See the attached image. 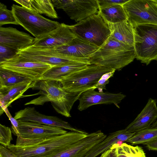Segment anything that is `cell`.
Returning a JSON list of instances; mask_svg holds the SVG:
<instances>
[{
    "label": "cell",
    "instance_id": "6da1fadb",
    "mask_svg": "<svg viewBox=\"0 0 157 157\" xmlns=\"http://www.w3.org/2000/svg\"><path fill=\"white\" fill-rule=\"evenodd\" d=\"M87 134L70 131L57 136L36 138L17 137L16 144L7 148L17 157H50L86 137Z\"/></svg>",
    "mask_w": 157,
    "mask_h": 157
},
{
    "label": "cell",
    "instance_id": "7a4b0ae2",
    "mask_svg": "<svg viewBox=\"0 0 157 157\" xmlns=\"http://www.w3.org/2000/svg\"><path fill=\"white\" fill-rule=\"evenodd\" d=\"M136 57L133 46L117 40L111 34L89 59L91 64L120 70L133 61Z\"/></svg>",
    "mask_w": 157,
    "mask_h": 157
},
{
    "label": "cell",
    "instance_id": "3957f363",
    "mask_svg": "<svg viewBox=\"0 0 157 157\" xmlns=\"http://www.w3.org/2000/svg\"><path fill=\"white\" fill-rule=\"evenodd\" d=\"M44 92L43 98L50 101L55 110L67 117H71L70 111L75 102L83 92H70L62 87L59 81L40 79L36 81L32 88Z\"/></svg>",
    "mask_w": 157,
    "mask_h": 157
},
{
    "label": "cell",
    "instance_id": "277c9868",
    "mask_svg": "<svg viewBox=\"0 0 157 157\" xmlns=\"http://www.w3.org/2000/svg\"><path fill=\"white\" fill-rule=\"evenodd\" d=\"M136 58L148 65L157 60V24L137 25L133 27Z\"/></svg>",
    "mask_w": 157,
    "mask_h": 157
},
{
    "label": "cell",
    "instance_id": "5b68a950",
    "mask_svg": "<svg viewBox=\"0 0 157 157\" xmlns=\"http://www.w3.org/2000/svg\"><path fill=\"white\" fill-rule=\"evenodd\" d=\"M114 70L91 64L71 74L59 82L63 88L68 92H83L93 88L104 74Z\"/></svg>",
    "mask_w": 157,
    "mask_h": 157
},
{
    "label": "cell",
    "instance_id": "8992f818",
    "mask_svg": "<svg viewBox=\"0 0 157 157\" xmlns=\"http://www.w3.org/2000/svg\"><path fill=\"white\" fill-rule=\"evenodd\" d=\"M75 35L98 47L111 34L108 25L98 13L73 25H68Z\"/></svg>",
    "mask_w": 157,
    "mask_h": 157
},
{
    "label": "cell",
    "instance_id": "52a82bcc",
    "mask_svg": "<svg viewBox=\"0 0 157 157\" xmlns=\"http://www.w3.org/2000/svg\"><path fill=\"white\" fill-rule=\"evenodd\" d=\"M11 8L18 25L31 33L35 38L54 30L60 24L22 6L13 4Z\"/></svg>",
    "mask_w": 157,
    "mask_h": 157
},
{
    "label": "cell",
    "instance_id": "ba28073f",
    "mask_svg": "<svg viewBox=\"0 0 157 157\" xmlns=\"http://www.w3.org/2000/svg\"><path fill=\"white\" fill-rule=\"evenodd\" d=\"M17 54L28 60L53 67L75 63L91 65L89 58L71 57L58 53L54 48H39L32 45L19 50Z\"/></svg>",
    "mask_w": 157,
    "mask_h": 157
},
{
    "label": "cell",
    "instance_id": "9c48e42d",
    "mask_svg": "<svg viewBox=\"0 0 157 157\" xmlns=\"http://www.w3.org/2000/svg\"><path fill=\"white\" fill-rule=\"evenodd\" d=\"M123 6L128 20L133 27L137 25L157 24L155 0H129Z\"/></svg>",
    "mask_w": 157,
    "mask_h": 157
},
{
    "label": "cell",
    "instance_id": "30bf717a",
    "mask_svg": "<svg viewBox=\"0 0 157 157\" xmlns=\"http://www.w3.org/2000/svg\"><path fill=\"white\" fill-rule=\"evenodd\" d=\"M53 66L45 63L27 60L17 54L13 58L0 63V67L8 70L37 81Z\"/></svg>",
    "mask_w": 157,
    "mask_h": 157
},
{
    "label": "cell",
    "instance_id": "8fae6325",
    "mask_svg": "<svg viewBox=\"0 0 157 157\" xmlns=\"http://www.w3.org/2000/svg\"><path fill=\"white\" fill-rule=\"evenodd\" d=\"M54 7L63 9L71 19L79 22L98 13L97 0H52Z\"/></svg>",
    "mask_w": 157,
    "mask_h": 157
},
{
    "label": "cell",
    "instance_id": "7c38bea8",
    "mask_svg": "<svg viewBox=\"0 0 157 157\" xmlns=\"http://www.w3.org/2000/svg\"><path fill=\"white\" fill-rule=\"evenodd\" d=\"M14 117L17 120L35 122L59 127L71 131L88 134L84 131L72 127L67 122L57 117L40 113L34 107H27L18 111L15 113Z\"/></svg>",
    "mask_w": 157,
    "mask_h": 157
},
{
    "label": "cell",
    "instance_id": "4fadbf2b",
    "mask_svg": "<svg viewBox=\"0 0 157 157\" xmlns=\"http://www.w3.org/2000/svg\"><path fill=\"white\" fill-rule=\"evenodd\" d=\"M107 136L101 130L88 134L84 138L50 157H84L92 148Z\"/></svg>",
    "mask_w": 157,
    "mask_h": 157
},
{
    "label": "cell",
    "instance_id": "5bb4252c",
    "mask_svg": "<svg viewBox=\"0 0 157 157\" xmlns=\"http://www.w3.org/2000/svg\"><path fill=\"white\" fill-rule=\"evenodd\" d=\"M76 36L68 25L62 23L54 30L35 38L32 45L39 48H53L68 43Z\"/></svg>",
    "mask_w": 157,
    "mask_h": 157
},
{
    "label": "cell",
    "instance_id": "9a60e30c",
    "mask_svg": "<svg viewBox=\"0 0 157 157\" xmlns=\"http://www.w3.org/2000/svg\"><path fill=\"white\" fill-rule=\"evenodd\" d=\"M92 88L82 92L80 95L78 109L80 111L85 110L94 105L113 104L117 107L126 96L121 93L114 94L100 92Z\"/></svg>",
    "mask_w": 157,
    "mask_h": 157
},
{
    "label": "cell",
    "instance_id": "2e32d148",
    "mask_svg": "<svg viewBox=\"0 0 157 157\" xmlns=\"http://www.w3.org/2000/svg\"><path fill=\"white\" fill-rule=\"evenodd\" d=\"M17 121L21 137L24 138H44L63 135L68 132L59 127L35 122Z\"/></svg>",
    "mask_w": 157,
    "mask_h": 157
},
{
    "label": "cell",
    "instance_id": "e0dca14e",
    "mask_svg": "<svg viewBox=\"0 0 157 157\" xmlns=\"http://www.w3.org/2000/svg\"><path fill=\"white\" fill-rule=\"evenodd\" d=\"M99 47L77 36L68 43L53 48L58 53L66 56L87 59L89 58Z\"/></svg>",
    "mask_w": 157,
    "mask_h": 157
},
{
    "label": "cell",
    "instance_id": "ac0fdd59",
    "mask_svg": "<svg viewBox=\"0 0 157 157\" xmlns=\"http://www.w3.org/2000/svg\"><path fill=\"white\" fill-rule=\"evenodd\" d=\"M35 38L12 27H0V44L20 50L33 45Z\"/></svg>",
    "mask_w": 157,
    "mask_h": 157
},
{
    "label": "cell",
    "instance_id": "d6986e66",
    "mask_svg": "<svg viewBox=\"0 0 157 157\" xmlns=\"http://www.w3.org/2000/svg\"><path fill=\"white\" fill-rule=\"evenodd\" d=\"M157 119L156 101L150 98L141 112L125 129L129 132L136 133L150 128Z\"/></svg>",
    "mask_w": 157,
    "mask_h": 157
},
{
    "label": "cell",
    "instance_id": "ffe728a7",
    "mask_svg": "<svg viewBox=\"0 0 157 157\" xmlns=\"http://www.w3.org/2000/svg\"><path fill=\"white\" fill-rule=\"evenodd\" d=\"M36 81H25L11 86L0 87V115L4 112V109L8 107L15 100L22 97L26 90L32 88Z\"/></svg>",
    "mask_w": 157,
    "mask_h": 157
},
{
    "label": "cell",
    "instance_id": "44dd1931",
    "mask_svg": "<svg viewBox=\"0 0 157 157\" xmlns=\"http://www.w3.org/2000/svg\"><path fill=\"white\" fill-rule=\"evenodd\" d=\"M135 133L125 129L111 133L104 140L92 148L84 157H96L109 149L117 141H121L124 143Z\"/></svg>",
    "mask_w": 157,
    "mask_h": 157
},
{
    "label": "cell",
    "instance_id": "7402d4cb",
    "mask_svg": "<svg viewBox=\"0 0 157 157\" xmlns=\"http://www.w3.org/2000/svg\"><path fill=\"white\" fill-rule=\"evenodd\" d=\"M106 24L115 39L125 44L133 46V27L127 19L119 23Z\"/></svg>",
    "mask_w": 157,
    "mask_h": 157
},
{
    "label": "cell",
    "instance_id": "603a6c76",
    "mask_svg": "<svg viewBox=\"0 0 157 157\" xmlns=\"http://www.w3.org/2000/svg\"><path fill=\"white\" fill-rule=\"evenodd\" d=\"M30 11L39 14H44L52 18H58L54 7L50 0H14Z\"/></svg>",
    "mask_w": 157,
    "mask_h": 157
},
{
    "label": "cell",
    "instance_id": "cb8c5ba5",
    "mask_svg": "<svg viewBox=\"0 0 157 157\" xmlns=\"http://www.w3.org/2000/svg\"><path fill=\"white\" fill-rule=\"evenodd\" d=\"M88 65L75 63L53 66L44 74L40 79L60 81L71 74L86 68Z\"/></svg>",
    "mask_w": 157,
    "mask_h": 157
},
{
    "label": "cell",
    "instance_id": "d4e9b609",
    "mask_svg": "<svg viewBox=\"0 0 157 157\" xmlns=\"http://www.w3.org/2000/svg\"><path fill=\"white\" fill-rule=\"evenodd\" d=\"M98 13L106 23H116L127 19L123 5H116L98 10Z\"/></svg>",
    "mask_w": 157,
    "mask_h": 157
},
{
    "label": "cell",
    "instance_id": "484cf974",
    "mask_svg": "<svg viewBox=\"0 0 157 157\" xmlns=\"http://www.w3.org/2000/svg\"><path fill=\"white\" fill-rule=\"evenodd\" d=\"M112 149L114 157H147L141 147L133 146L125 143Z\"/></svg>",
    "mask_w": 157,
    "mask_h": 157
},
{
    "label": "cell",
    "instance_id": "4316f807",
    "mask_svg": "<svg viewBox=\"0 0 157 157\" xmlns=\"http://www.w3.org/2000/svg\"><path fill=\"white\" fill-rule=\"evenodd\" d=\"M33 81L14 71L0 67V87Z\"/></svg>",
    "mask_w": 157,
    "mask_h": 157
},
{
    "label": "cell",
    "instance_id": "83f0119b",
    "mask_svg": "<svg viewBox=\"0 0 157 157\" xmlns=\"http://www.w3.org/2000/svg\"><path fill=\"white\" fill-rule=\"evenodd\" d=\"M157 139V128H149L136 133L126 142L132 144L146 145Z\"/></svg>",
    "mask_w": 157,
    "mask_h": 157
},
{
    "label": "cell",
    "instance_id": "f1b7e54d",
    "mask_svg": "<svg viewBox=\"0 0 157 157\" xmlns=\"http://www.w3.org/2000/svg\"><path fill=\"white\" fill-rule=\"evenodd\" d=\"M19 25L12 10L7 9L4 4L0 3V27L6 24Z\"/></svg>",
    "mask_w": 157,
    "mask_h": 157
},
{
    "label": "cell",
    "instance_id": "f546056e",
    "mask_svg": "<svg viewBox=\"0 0 157 157\" xmlns=\"http://www.w3.org/2000/svg\"><path fill=\"white\" fill-rule=\"evenodd\" d=\"M12 131L11 128L1 124H0V143L3 146L7 147L10 145L13 140Z\"/></svg>",
    "mask_w": 157,
    "mask_h": 157
},
{
    "label": "cell",
    "instance_id": "4dcf8cb0",
    "mask_svg": "<svg viewBox=\"0 0 157 157\" xmlns=\"http://www.w3.org/2000/svg\"><path fill=\"white\" fill-rule=\"evenodd\" d=\"M19 50L3 44H0V63L15 56Z\"/></svg>",
    "mask_w": 157,
    "mask_h": 157
},
{
    "label": "cell",
    "instance_id": "1f68e13d",
    "mask_svg": "<svg viewBox=\"0 0 157 157\" xmlns=\"http://www.w3.org/2000/svg\"><path fill=\"white\" fill-rule=\"evenodd\" d=\"M115 70L104 74L99 79L93 88L98 89V91L102 92L103 90H106V85L109 82V79L113 76Z\"/></svg>",
    "mask_w": 157,
    "mask_h": 157
},
{
    "label": "cell",
    "instance_id": "d6a6232c",
    "mask_svg": "<svg viewBox=\"0 0 157 157\" xmlns=\"http://www.w3.org/2000/svg\"><path fill=\"white\" fill-rule=\"evenodd\" d=\"M3 110L11 122L12 133L17 137L21 136V134L19 131V123L18 121L12 117L8 110V107L4 109Z\"/></svg>",
    "mask_w": 157,
    "mask_h": 157
},
{
    "label": "cell",
    "instance_id": "836d02e7",
    "mask_svg": "<svg viewBox=\"0 0 157 157\" xmlns=\"http://www.w3.org/2000/svg\"><path fill=\"white\" fill-rule=\"evenodd\" d=\"M129 0H97L98 10L109 6L120 5H123Z\"/></svg>",
    "mask_w": 157,
    "mask_h": 157
},
{
    "label": "cell",
    "instance_id": "e575fe53",
    "mask_svg": "<svg viewBox=\"0 0 157 157\" xmlns=\"http://www.w3.org/2000/svg\"><path fill=\"white\" fill-rule=\"evenodd\" d=\"M0 157H17L13 152L6 147L0 144Z\"/></svg>",
    "mask_w": 157,
    "mask_h": 157
},
{
    "label": "cell",
    "instance_id": "d590c367",
    "mask_svg": "<svg viewBox=\"0 0 157 157\" xmlns=\"http://www.w3.org/2000/svg\"><path fill=\"white\" fill-rule=\"evenodd\" d=\"M146 145L149 150L157 151V139L147 144Z\"/></svg>",
    "mask_w": 157,
    "mask_h": 157
},
{
    "label": "cell",
    "instance_id": "8d00e7d4",
    "mask_svg": "<svg viewBox=\"0 0 157 157\" xmlns=\"http://www.w3.org/2000/svg\"><path fill=\"white\" fill-rule=\"evenodd\" d=\"M100 157H114L113 150L109 148L101 154Z\"/></svg>",
    "mask_w": 157,
    "mask_h": 157
},
{
    "label": "cell",
    "instance_id": "74e56055",
    "mask_svg": "<svg viewBox=\"0 0 157 157\" xmlns=\"http://www.w3.org/2000/svg\"><path fill=\"white\" fill-rule=\"evenodd\" d=\"M150 128H157V120L152 124Z\"/></svg>",
    "mask_w": 157,
    "mask_h": 157
},
{
    "label": "cell",
    "instance_id": "f35d334b",
    "mask_svg": "<svg viewBox=\"0 0 157 157\" xmlns=\"http://www.w3.org/2000/svg\"><path fill=\"white\" fill-rule=\"evenodd\" d=\"M156 2H157V0H155Z\"/></svg>",
    "mask_w": 157,
    "mask_h": 157
},
{
    "label": "cell",
    "instance_id": "ab89813d",
    "mask_svg": "<svg viewBox=\"0 0 157 157\" xmlns=\"http://www.w3.org/2000/svg\"></svg>",
    "mask_w": 157,
    "mask_h": 157
}]
</instances>
